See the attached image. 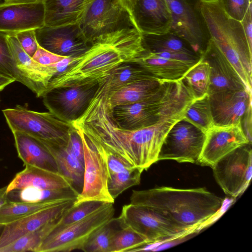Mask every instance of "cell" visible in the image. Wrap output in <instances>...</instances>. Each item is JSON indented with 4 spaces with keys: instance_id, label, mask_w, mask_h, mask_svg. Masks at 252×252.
<instances>
[{
    "instance_id": "6da1fadb",
    "label": "cell",
    "mask_w": 252,
    "mask_h": 252,
    "mask_svg": "<svg viewBox=\"0 0 252 252\" xmlns=\"http://www.w3.org/2000/svg\"><path fill=\"white\" fill-rule=\"evenodd\" d=\"M102 92L97 90L88 108L71 123L90 141L119 157L134 167L147 170L158 161L160 148L168 131L182 117L170 118L137 130L119 127Z\"/></svg>"
},
{
    "instance_id": "7a4b0ae2",
    "label": "cell",
    "mask_w": 252,
    "mask_h": 252,
    "mask_svg": "<svg viewBox=\"0 0 252 252\" xmlns=\"http://www.w3.org/2000/svg\"><path fill=\"white\" fill-rule=\"evenodd\" d=\"M145 51L142 35L133 27L104 35L76 57L75 63L65 71L53 77L46 92L57 88L98 84L117 67L133 62Z\"/></svg>"
},
{
    "instance_id": "3957f363",
    "label": "cell",
    "mask_w": 252,
    "mask_h": 252,
    "mask_svg": "<svg viewBox=\"0 0 252 252\" xmlns=\"http://www.w3.org/2000/svg\"><path fill=\"white\" fill-rule=\"evenodd\" d=\"M130 203L158 209L181 226L194 231L220 211L224 199L204 188L160 187L132 190Z\"/></svg>"
},
{
    "instance_id": "277c9868",
    "label": "cell",
    "mask_w": 252,
    "mask_h": 252,
    "mask_svg": "<svg viewBox=\"0 0 252 252\" xmlns=\"http://www.w3.org/2000/svg\"><path fill=\"white\" fill-rule=\"evenodd\" d=\"M193 98L181 81H162L158 90L143 101L116 106L111 117L120 127L137 130L170 118L183 117Z\"/></svg>"
},
{
    "instance_id": "5b68a950",
    "label": "cell",
    "mask_w": 252,
    "mask_h": 252,
    "mask_svg": "<svg viewBox=\"0 0 252 252\" xmlns=\"http://www.w3.org/2000/svg\"><path fill=\"white\" fill-rule=\"evenodd\" d=\"M201 9L210 38L252 91V48L241 21L225 12L220 0H201Z\"/></svg>"
},
{
    "instance_id": "8992f818",
    "label": "cell",
    "mask_w": 252,
    "mask_h": 252,
    "mask_svg": "<svg viewBox=\"0 0 252 252\" xmlns=\"http://www.w3.org/2000/svg\"><path fill=\"white\" fill-rule=\"evenodd\" d=\"M2 111L12 132L25 133L39 140L67 144L73 129L71 123L60 120L50 112L34 111L20 105Z\"/></svg>"
},
{
    "instance_id": "52a82bcc",
    "label": "cell",
    "mask_w": 252,
    "mask_h": 252,
    "mask_svg": "<svg viewBox=\"0 0 252 252\" xmlns=\"http://www.w3.org/2000/svg\"><path fill=\"white\" fill-rule=\"evenodd\" d=\"M119 217L123 225L140 234L148 243H160L195 231L181 226L158 209L145 205H124Z\"/></svg>"
},
{
    "instance_id": "ba28073f",
    "label": "cell",
    "mask_w": 252,
    "mask_h": 252,
    "mask_svg": "<svg viewBox=\"0 0 252 252\" xmlns=\"http://www.w3.org/2000/svg\"><path fill=\"white\" fill-rule=\"evenodd\" d=\"M115 214L113 203H108L86 218L56 231L42 240L36 252H69L82 250L91 237Z\"/></svg>"
},
{
    "instance_id": "9c48e42d",
    "label": "cell",
    "mask_w": 252,
    "mask_h": 252,
    "mask_svg": "<svg viewBox=\"0 0 252 252\" xmlns=\"http://www.w3.org/2000/svg\"><path fill=\"white\" fill-rule=\"evenodd\" d=\"M75 129L80 135L83 146L84 175L81 191L73 205L88 201L114 203L115 200L108 190V169L102 148L90 141L79 130Z\"/></svg>"
},
{
    "instance_id": "30bf717a",
    "label": "cell",
    "mask_w": 252,
    "mask_h": 252,
    "mask_svg": "<svg viewBox=\"0 0 252 252\" xmlns=\"http://www.w3.org/2000/svg\"><path fill=\"white\" fill-rule=\"evenodd\" d=\"M172 17L170 32L186 41L200 57L210 39L201 0H166Z\"/></svg>"
},
{
    "instance_id": "8fae6325",
    "label": "cell",
    "mask_w": 252,
    "mask_h": 252,
    "mask_svg": "<svg viewBox=\"0 0 252 252\" xmlns=\"http://www.w3.org/2000/svg\"><path fill=\"white\" fill-rule=\"evenodd\" d=\"M79 27L90 45L106 34L125 28H134L127 13L117 0H94Z\"/></svg>"
},
{
    "instance_id": "7c38bea8",
    "label": "cell",
    "mask_w": 252,
    "mask_h": 252,
    "mask_svg": "<svg viewBox=\"0 0 252 252\" xmlns=\"http://www.w3.org/2000/svg\"><path fill=\"white\" fill-rule=\"evenodd\" d=\"M205 138V132L182 117L166 134L158 161L171 159L198 164Z\"/></svg>"
},
{
    "instance_id": "4fadbf2b",
    "label": "cell",
    "mask_w": 252,
    "mask_h": 252,
    "mask_svg": "<svg viewBox=\"0 0 252 252\" xmlns=\"http://www.w3.org/2000/svg\"><path fill=\"white\" fill-rule=\"evenodd\" d=\"M218 185L227 195L237 197L248 187L252 176V144L246 143L220 158L212 167Z\"/></svg>"
},
{
    "instance_id": "5bb4252c",
    "label": "cell",
    "mask_w": 252,
    "mask_h": 252,
    "mask_svg": "<svg viewBox=\"0 0 252 252\" xmlns=\"http://www.w3.org/2000/svg\"><path fill=\"white\" fill-rule=\"evenodd\" d=\"M7 38L17 69L24 79L26 86L37 97L42 96L53 77L65 71L76 60V57H65L52 65H41L25 52L14 34L9 33Z\"/></svg>"
},
{
    "instance_id": "9a60e30c",
    "label": "cell",
    "mask_w": 252,
    "mask_h": 252,
    "mask_svg": "<svg viewBox=\"0 0 252 252\" xmlns=\"http://www.w3.org/2000/svg\"><path fill=\"white\" fill-rule=\"evenodd\" d=\"M117 0L142 34L161 35L170 32L172 17L166 0Z\"/></svg>"
},
{
    "instance_id": "2e32d148",
    "label": "cell",
    "mask_w": 252,
    "mask_h": 252,
    "mask_svg": "<svg viewBox=\"0 0 252 252\" xmlns=\"http://www.w3.org/2000/svg\"><path fill=\"white\" fill-rule=\"evenodd\" d=\"M97 87L94 84L54 88L44 94L43 102L50 112L71 123L85 112Z\"/></svg>"
},
{
    "instance_id": "e0dca14e",
    "label": "cell",
    "mask_w": 252,
    "mask_h": 252,
    "mask_svg": "<svg viewBox=\"0 0 252 252\" xmlns=\"http://www.w3.org/2000/svg\"><path fill=\"white\" fill-rule=\"evenodd\" d=\"M34 31L39 46L61 56L78 57L91 45L83 36L79 25L44 26Z\"/></svg>"
},
{
    "instance_id": "ac0fdd59",
    "label": "cell",
    "mask_w": 252,
    "mask_h": 252,
    "mask_svg": "<svg viewBox=\"0 0 252 252\" xmlns=\"http://www.w3.org/2000/svg\"><path fill=\"white\" fill-rule=\"evenodd\" d=\"M248 143H250L241 124L227 126H214L206 132L198 164L212 168L222 157Z\"/></svg>"
},
{
    "instance_id": "d6986e66",
    "label": "cell",
    "mask_w": 252,
    "mask_h": 252,
    "mask_svg": "<svg viewBox=\"0 0 252 252\" xmlns=\"http://www.w3.org/2000/svg\"><path fill=\"white\" fill-rule=\"evenodd\" d=\"M213 122L216 126L241 124L252 103V91L247 89L227 90L209 94Z\"/></svg>"
},
{
    "instance_id": "ffe728a7",
    "label": "cell",
    "mask_w": 252,
    "mask_h": 252,
    "mask_svg": "<svg viewBox=\"0 0 252 252\" xmlns=\"http://www.w3.org/2000/svg\"><path fill=\"white\" fill-rule=\"evenodd\" d=\"M42 0L32 3L0 4V31L15 34L44 26Z\"/></svg>"
},
{
    "instance_id": "44dd1931",
    "label": "cell",
    "mask_w": 252,
    "mask_h": 252,
    "mask_svg": "<svg viewBox=\"0 0 252 252\" xmlns=\"http://www.w3.org/2000/svg\"><path fill=\"white\" fill-rule=\"evenodd\" d=\"M74 201H64L5 224L0 235V249L47 222L60 218L73 205Z\"/></svg>"
},
{
    "instance_id": "7402d4cb",
    "label": "cell",
    "mask_w": 252,
    "mask_h": 252,
    "mask_svg": "<svg viewBox=\"0 0 252 252\" xmlns=\"http://www.w3.org/2000/svg\"><path fill=\"white\" fill-rule=\"evenodd\" d=\"M201 57L210 66L208 94L227 90L247 89L234 67L211 38Z\"/></svg>"
},
{
    "instance_id": "603a6c76",
    "label": "cell",
    "mask_w": 252,
    "mask_h": 252,
    "mask_svg": "<svg viewBox=\"0 0 252 252\" xmlns=\"http://www.w3.org/2000/svg\"><path fill=\"white\" fill-rule=\"evenodd\" d=\"M25 166V169L17 173L6 186L7 192L28 187L50 190L75 189L70 182L59 172H53L29 165Z\"/></svg>"
},
{
    "instance_id": "cb8c5ba5",
    "label": "cell",
    "mask_w": 252,
    "mask_h": 252,
    "mask_svg": "<svg viewBox=\"0 0 252 252\" xmlns=\"http://www.w3.org/2000/svg\"><path fill=\"white\" fill-rule=\"evenodd\" d=\"M94 0H42L44 26L59 27L79 25Z\"/></svg>"
},
{
    "instance_id": "d4e9b609",
    "label": "cell",
    "mask_w": 252,
    "mask_h": 252,
    "mask_svg": "<svg viewBox=\"0 0 252 252\" xmlns=\"http://www.w3.org/2000/svg\"><path fill=\"white\" fill-rule=\"evenodd\" d=\"M12 133L18 157L24 165L59 172L54 158L39 140L19 131Z\"/></svg>"
},
{
    "instance_id": "484cf974",
    "label": "cell",
    "mask_w": 252,
    "mask_h": 252,
    "mask_svg": "<svg viewBox=\"0 0 252 252\" xmlns=\"http://www.w3.org/2000/svg\"><path fill=\"white\" fill-rule=\"evenodd\" d=\"M155 77L165 81L181 80L186 73L196 63L162 57L145 51L133 62Z\"/></svg>"
},
{
    "instance_id": "4316f807",
    "label": "cell",
    "mask_w": 252,
    "mask_h": 252,
    "mask_svg": "<svg viewBox=\"0 0 252 252\" xmlns=\"http://www.w3.org/2000/svg\"><path fill=\"white\" fill-rule=\"evenodd\" d=\"M39 140L54 158L59 172L70 182L79 193L83 186L84 163L73 154L67 144Z\"/></svg>"
},
{
    "instance_id": "83f0119b",
    "label": "cell",
    "mask_w": 252,
    "mask_h": 252,
    "mask_svg": "<svg viewBox=\"0 0 252 252\" xmlns=\"http://www.w3.org/2000/svg\"><path fill=\"white\" fill-rule=\"evenodd\" d=\"M162 81L158 79L145 80L128 84L120 89L108 93L97 87L105 95L107 102L112 109L120 105L143 101L154 95L159 89Z\"/></svg>"
},
{
    "instance_id": "f1b7e54d",
    "label": "cell",
    "mask_w": 252,
    "mask_h": 252,
    "mask_svg": "<svg viewBox=\"0 0 252 252\" xmlns=\"http://www.w3.org/2000/svg\"><path fill=\"white\" fill-rule=\"evenodd\" d=\"M157 79L134 62L123 63L114 69L98 88L108 93L116 91L130 83L145 80Z\"/></svg>"
},
{
    "instance_id": "f546056e",
    "label": "cell",
    "mask_w": 252,
    "mask_h": 252,
    "mask_svg": "<svg viewBox=\"0 0 252 252\" xmlns=\"http://www.w3.org/2000/svg\"><path fill=\"white\" fill-rule=\"evenodd\" d=\"M142 35L147 52L200 57L186 41L170 32L161 35Z\"/></svg>"
},
{
    "instance_id": "4dcf8cb0",
    "label": "cell",
    "mask_w": 252,
    "mask_h": 252,
    "mask_svg": "<svg viewBox=\"0 0 252 252\" xmlns=\"http://www.w3.org/2000/svg\"><path fill=\"white\" fill-rule=\"evenodd\" d=\"M9 202H40L55 200H74L79 192L74 188L42 189L28 187L7 192Z\"/></svg>"
},
{
    "instance_id": "1f68e13d",
    "label": "cell",
    "mask_w": 252,
    "mask_h": 252,
    "mask_svg": "<svg viewBox=\"0 0 252 252\" xmlns=\"http://www.w3.org/2000/svg\"><path fill=\"white\" fill-rule=\"evenodd\" d=\"M210 71L209 63L201 57L200 60L188 70L181 79L195 99L208 94Z\"/></svg>"
},
{
    "instance_id": "d6a6232c",
    "label": "cell",
    "mask_w": 252,
    "mask_h": 252,
    "mask_svg": "<svg viewBox=\"0 0 252 252\" xmlns=\"http://www.w3.org/2000/svg\"><path fill=\"white\" fill-rule=\"evenodd\" d=\"M67 200L40 202H9L0 209V223L4 225Z\"/></svg>"
},
{
    "instance_id": "836d02e7",
    "label": "cell",
    "mask_w": 252,
    "mask_h": 252,
    "mask_svg": "<svg viewBox=\"0 0 252 252\" xmlns=\"http://www.w3.org/2000/svg\"><path fill=\"white\" fill-rule=\"evenodd\" d=\"M60 218L47 222L36 230L0 249V252H36L42 240L55 227Z\"/></svg>"
},
{
    "instance_id": "e575fe53",
    "label": "cell",
    "mask_w": 252,
    "mask_h": 252,
    "mask_svg": "<svg viewBox=\"0 0 252 252\" xmlns=\"http://www.w3.org/2000/svg\"><path fill=\"white\" fill-rule=\"evenodd\" d=\"M122 226L119 217H113L91 237L82 251L85 252H109L113 237Z\"/></svg>"
},
{
    "instance_id": "d590c367",
    "label": "cell",
    "mask_w": 252,
    "mask_h": 252,
    "mask_svg": "<svg viewBox=\"0 0 252 252\" xmlns=\"http://www.w3.org/2000/svg\"><path fill=\"white\" fill-rule=\"evenodd\" d=\"M183 117L204 132L214 125L208 94L194 99Z\"/></svg>"
},
{
    "instance_id": "8d00e7d4",
    "label": "cell",
    "mask_w": 252,
    "mask_h": 252,
    "mask_svg": "<svg viewBox=\"0 0 252 252\" xmlns=\"http://www.w3.org/2000/svg\"><path fill=\"white\" fill-rule=\"evenodd\" d=\"M144 170L131 167L118 173L108 174L107 188L109 194L115 200L123 191L140 183Z\"/></svg>"
},
{
    "instance_id": "74e56055",
    "label": "cell",
    "mask_w": 252,
    "mask_h": 252,
    "mask_svg": "<svg viewBox=\"0 0 252 252\" xmlns=\"http://www.w3.org/2000/svg\"><path fill=\"white\" fill-rule=\"evenodd\" d=\"M108 203L99 201H88L75 205H73L61 217L51 231L59 230L69 224L77 222Z\"/></svg>"
},
{
    "instance_id": "f35d334b",
    "label": "cell",
    "mask_w": 252,
    "mask_h": 252,
    "mask_svg": "<svg viewBox=\"0 0 252 252\" xmlns=\"http://www.w3.org/2000/svg\"><path fill=\"white\" fill-rule=\"evenodd\" d=\"M147 243V240L140 234L123 225L113 237L109 252H131L134 249Z\"/></svg>"
},
{
    "instance_id": "ab89813d",
    "label": "cell",
    "mask_w": 252,
    "mask_h": 252,
    "mask_svg": "<svg viewBox=\"0 0 252 252\" xmlns=\"http://www.w3.org/2000/svg\"><path fill=\"white\" fill-rule=\"evenodd\" d=\"M9 33L0 31V75L26 86V82L17 69L13 60L7 38Z\"/></svg>"
},
{
    "instance_id": "60d3db41",
    "label": "cell",
    "mask_w": 252,
    "mask_h": 252,
    "mask_svg": "<svg viewBox=\"0 0 252 252\" xmlns=\"http://www.w3.org/2000/svg\"><path fill=\"white\" fill-rule=\"evenodd\" d=\"M225 12L231 18L241 21L250 7L252 0H220Z\"/></svg>"
},
{
    "instance_id": "b9f144b4",
    "label": "cell",
    "mask_w": 252,
    "mask_h": 252,
    "mask_svg": "<svg viewBox=\"0 0 252 252\" xmlns=\"http://www.w3.org/2000/svg\"><path fill=\"white\" fill-rule=\"evenodd\" d=\"M34 30H26L14 34L22 48L32 58L34 55L39 46L36 40Z\"/></svg>"
},
{
    "instance_id": "7bdbcfd3",
    "label": "cell",
    "mask_w": 252,
    "mask_h": 252,
    "mask_svg": "<svg viewBox=\"0 0 252 252\" xmlns=\"http://www.w3.org/2000/svg\"><path fill=\"white\" fill-rule=\"evenodd\" d=\"M102 148L105 155L108 174L118 173L126 169L134 167L122 158Z\"/></svg>"
},
{
    "instance_id": "ee69618b",
    "label": "cell",
    "mask_w": 252,
    "mask_h": 252,
    "mask_svg": "<svg viewBox=\"0 0 252 252\" xmlns=\"http://www.w3.org/2000/svg\"><path fill=\"white\" fill-rule=\"evenodd\" d=\"M64 58L65 57L54 54L39 46L32 59L41 65H50L57 63Z\"/></svg>"
},
{
    "instance_id": "f6af8a7d",
    "label": "cell",
    "mask_w": 252,
    "mask_h": 252,
    "mask_svg": "<svg viewBox=\"0 0 252 252\" xmlns=\"http://www.w3.org/2000/svg\"><path fill=\"white\" fill-rule=\"evenodd\" d=\"M67 145L73 154L84 163V150L82 140L74 127L70 134Z\"/></svg>"
},
{
    "instance_id": "bcb514c9",
    "label": "cell",
    "mask_w": 252,
    "mask_h": 252,
    "mask_svg": "<svg viewBox=\"0 0 252 252\" xmlns=\"http://www.w3.org/2000/svg\"><path fill=\"white\" fill-rule=\"evenodd\" d=\"M252 103L250 104L244 113L241 125L249 142L252 144Z\"/></svg>"
},
{
    "instance_id": "7dc6e473",
    "label": "cell",
    "mask_w": 252,
    "mask_h": 252,
    "mask_svg": "<svg viewBox=\"0 0 252 252\" xmlns=\"http://www.w3.org/2000/svg\"><path fill=\"white\" fill-rule=\"evenodd\" d=\"M241 22L249 44L252 48V7L248 10Z\"/></svg>"
},
{
    "instance_id": "c3c4849f",
    "label": "cell",
    "mask_w": 252,
    "mask_h": 252,
    "mask_svg": "<svg viewBox=\"0 0 252 252\" xmlns=\"http://www.w3.org/2000/svg\"><path fill=\"white\" fill-rule=\"evenodd\" d=\"M9 202L6 192V186L0 189V209Z\"/></svg>"
},
{
    "instance_id": "681fc988",
    "label": "cell",
    "mask_w": 252,
    "mask_h": 252,
    "mask_svg": "<svg viewBox=\"0 0 252 252\" xmlns=\"http://www.w3.org/2000/svg\"><path fill=\"white\" fill-rule=\"evenodd\" d=\"M14 81L12 79L0 75V92Z\"/></svg>"
},
{
    "instance_id": "f907efd6",
    "label": "cell",
    "mask_w": 252,
    "mask_h": 252,
    "mask_svg": "<svg viewBox=\"0 0 252 252\" xmlns=\"http://www.w3.org/2000/svg\"><path fill=\"white\" fill-rule=\"evenodd\" d=\"M42 0H4L3 3H32Z\"/></svg>"
},
{
    "instance_id": "816d5d0a",
    "label": "cell",
    "mask_w": 252,
    "mask_h": 252,
    "mask_svg": "<svg viewBox=\"0 0 252 252\" xmlns=\"http://www.w3.org/2000/svg\"><path fill=\"white\" fill-rule=\"evenodd\" d=\"M4 226V224H0V227H3Z\"/></svg>"
}]
</instances>
